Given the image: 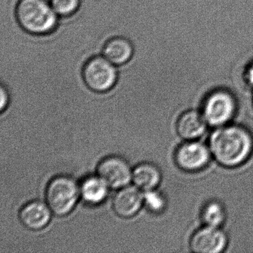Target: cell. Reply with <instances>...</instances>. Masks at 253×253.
<instances>
[{"mask_svg": "<svg viewBox=\"0 0 253 253\" xmlns=\"http://www.w3.org/2000/svg\"><path fill=\"white\" fill-rule=\"evenodd\" d=\"M210 149L220 165L238 167L251 155L253 150V136L248 130L240 126H223L211 134Z\"/></svg>", "mask_w": 253, "mask_h": 253, "instance_id": "6da1fadb", "label": "cell"}, {"mask_svg": "<svg viewBox=\"0 0 253 253\" xmlns=\"http://www.w3.org/2000/svg\"><path fill=\"white\" fill-rule=\"evenodd\" d=\"M15 14L20 27L31 35H48L58 23L59 16L46 0H19Z\"/></svg>", "mask_w": 253, "mask_h": 253, "instance_id": "7a4b0ae2", "label": "cell"}, {"mask_svg": "<svg viewBox=\"0 0 253 253\" xmlns=\"http://www.w3.org/2000/svg\"><path fill=\"white\" fill-rule=\"evenodd\" d=\"M81 195L80 186L69 176H58L48 183L46 201L51 211L57 216L70 213L76 206Z\"/></svg>", "mask_w": 253, "mask_h": 253, "instance_id": "3957f363", "label": "cell"}, {"mask_svg": "<svg viewBox=\"0 0 253 253\" xmlns=\"http://www.w3.org/2000/svg\"><path fill=\"white\" fill-rule=\"evenodd\" d=\"M83 79L91 91L103 93L112 89L118 81L116 66L104 56H95L90 58L84 65Z\"/></svg>", "mask_w": 253, "mask_h": 253, "instance_id": "277c9868", "label": "cell"}, {"mask_svg": "<svg viewBox=\"0 0 253 253\" xmlns=\"http://www.w3.org/2000/svg\"><path fill=\"white\" fill-rule=\"evenodd\" d=\"M236 109V101L233 96L227 91L218 90L206 99L202 114L209 125L220 127L233 118Z\"/></svg>", "mask_w": 253, "mask_h": 253, "instance_id": "5b68a950", "label": "cell"}, {"mask_svg": "<svg viewBox=\"0 0 253 253\" xmlns=\"http://www.w3.org/2000/svg\"><path fill=\"white\" fill-rule=\"evenodd\" d=\"M210 148L200 142L189 140L177 148L175 152L176 164L184 171H195L202 169L211 158Z\"/></svg>", "mask_w": 253, "mask_h": 253, "instance_id": "8992f818", "label": "cell"}, {"mask_svg": "<svg viewBox=\"0 0 253 253\" xmlns=\"http://www.w3.org/2000/svg\"><path fill=\"white\" fill-rule=\"evenodd\" d=\"M97 174L112 189L125 187L132 180V170L128 163L117 156L103 159L97 167Z\"/></svg>", "mask_w": 253, "mask_h": 253, "instance_id": "52a82bcc", "label": "cell"}, {"mask_svg": "<svg viewBox=\"0 0 253 253\" xmlns=\"http://www.w3.org/2000/svg\"><path fill=\"white\" fill-rule=\"evenodd\" d=\"M227 244L226 234L219 227L206 226L195 232L191 238L190 247L196 253H221Z\"/></svg>", "mask_w": 253, "mask_h": 253, "instance_id": "ba28073f", "label": "cell"}, {"mask_svg": "<svg viewBox=\"0 0 253 253\" xmlns=\"http://www.w3.org/2000/svg\"><path fill=\"white\" fill-rule=\"evenodd\" d=\"M144 203V195L137 186H126L121 188L113 200V209L120 217L129 218L141 208Z\"/></svg>", "mask_w": 253, "mask_h": 253, "instance_id": "9c48e42d", "label": "cell"}, {"mask_svg": "<svg viewBox=\"0 0 253 253\" xmlns=\"http://www.w3.org/2000/svg\"><path fill=\"white\" fill-rule=\"evenodd\" d=\"M51 209L41 201H32L20 210L22 223L31 230H41L48 225L51 217Z\"/></svg>", "mask_w": 253, "mask_h": 253, "instance_id": "30bf717a", "label": "cell"}, {"mask_svg": "<svg viewBox=\"0 0 253 253\" xmlns=\"http://www.w3.org/2000/svg\"><path fill=\"white\" fill-rule=\"evenodd\" d=\"M207 124L203 114L188 111L180 115L177 121V133L185 140H195L205 132Z\"/></svg>", "mask_w": 253, "mask_h": 253, "instance_id": "8fae6325", "label": "cell"}, {"mask_svg": "<svg viewBox=\"0 0 253 253\" xmlns=\"http://www.w3.org/2000/svg\"><path fill=\"white\" fill-rule=\"evenodd\" d=\"M134 54V47L129 40L124 37H115L105 43L103 54L115 66H123L128 63Z\"/></svg>", "mask_w": 253, "mask_h": 253, "instance_id": "7c38bea8", "label": "cell"}, {"mask_svg": "<svg viewBox=\"0 0 253 253\" xmlns=\"http://www.w3.org/2000/svg\"><path fill=\"white\" fill-rule=\"evenodd\" d=\"M161 180L159 169L149 163L139 164L132 171V181L134 186L144 192L153 190L158 186Z\"/></svg>", "mask_w": 253, "mask_h": 253, "instance_id": "4fadbf2b", "label": "cell"}, {"mask_svg": "<svg viewBox=\"0 0 253 253\" xmlns=\"http://www.w3.org/2000/svg\"><path fill=\"white\" fill-rule=\"evenodd\" d=\"M109 186L99 176L86 177L80 186L81 195L84 201L91 205L101 204L109 193Z\"/></svg>", "mask_w": 253, "mask_h": 253, "instance_id": "5bb4252c", "label": "cell"}, {"mask_svg": "<svg viewBox=\"0 0 253 253\" xmlns=\"http://www.w3.org/2000/svg\"><path fill=\"white\" fill-rule=\"evenodd\" d=\"M202 219L207 226L219 227L226 219L224 208L220 203L211 201L203 209Z\"/></svg>", "mask_w": 253, "mask_h": 253, "instance_id": "9a60e30c", "label": "cell"}, {"mask_svg": "<svg viewBox=\"0 0 253 253\" xmlns=\"http://www.w3.org/2000/svg\"><path fill=\"white\" fill-rule=\"evenodd\" d=\"M50 4L59 17H68L78 11L81 0H51Z\"/></svg>", "mask_w": 253, "mask_h": 253, "instance_id": "2e32d148", "label": "cell"}, {"mask_svg": "<svg viewBox=\"0 0 253 253\" xmlns=\"http://www.w3.org/2000/svg\"><path fill=\"white\" fill-rule=\"evenodd\" d=\"M144 203L147 208L154 212H160L166 207V201L164 196L154 190L146 192L144 195Z\"/></svg>", "mask_w": 253, "mask_h": 253, "instance_id": "e0dca14e", "label": "cell"}, {"mask_svg": "<svg viewBox=\"0 0 253 253\" xmlns=\"http://www.w3.org/2000/svg\"><path fill=\"white\" fill-rule=\"evenodd\" d=\"M1 98H2L1 100V111L3 112L4 109L8 106V101H9V95L3 85L1 87Z\"/></svg>", "mask_w": 253, "mask_h": 253, "instance_id": "ac0fdd59", "label": "cell"}, {"mask_svg": "<svg viewBox=\"0 0 253 253\" xmlns=\"http://www.w3.org/2000/svg\"><path fill=\"white\" fill-rule=\"evenodd\" d=\"M247 79L250 85L253 87V64H252L247 70Z\"/></svg>", "mask_w": 253, "mask_h": 253, "instance_id": "d6986e66", "label": "cell"}]
</instances>
